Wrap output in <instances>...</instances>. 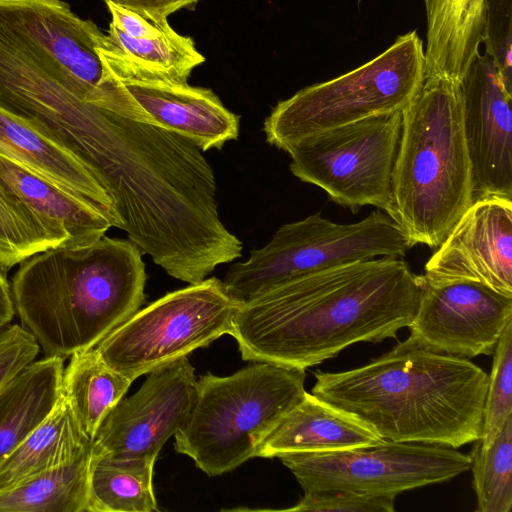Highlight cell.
Wrapping results in <instances>:
<instances>
[{
  "label": "cell",
  "instance_id": "52a82bcc",
  "mask_svg": "<svg viewBox=\"0 0 512 512\" xmlns=\"http://www.w3.org/2000/svg\"><path fill=\"white\" fill-rule=\"evenodd\" d=\"M411 247L398 222L379 209L349 224L315 213L280 226L264 247L231 265L222 282L245 303L309 274L375 258H402Z\"/></svg>",
  "mask_w": 512,
  "mask_h": 512
},
{
  "label": "cell",
  "instance_id": "4fadbf2b",
  "mask_svg": "<svg viewBox=\"0 0 512 512\" xmlns=\"http://www.w3.org/2000/svg\"><path fill=\"white\" fill-rule=\"evenodd\" d=\"M196 393L195 370L187 356L151 371L138 391L107 415L93 440V452L156 460L187 421Z\"/></svg>",
  "mask_w": 512,
  "mask_h": 512
},
{
  "label": "cell",
  "instance_id": "30bf717a",
  "mask_svg": "<svg viewBox=\"0 0 512 512\" xmlns=\"http://www.w3.org/2000/svg\"><path fill=\"white\" fill-rule=\"evenodd\" d=\"M278 458L303 491L338 488L395 497L406 490L449 481L471 466L470 455L455 448L390 440L373 447Z\"/></svg>",
  "mask_w": 512,
  "mask_h": 512
},
{
  "label": "cell",
  "instance_id": "ffe728a7",
  "mask_svg": "<svg viewBox=\"0 0 512 512\" xmlns=\"http://www.w3.org/2000/svg\"><path fill=\"white\" fill-rule=\"evenodd\" d=\"M97 47L101 61L122 83L184 85L191 72L205 62L190 36L171 26L154 39L133 38L109 25Z\"/></svg>",
  "mask_w": 512,
  "mask_h": 512
},
{
  "label": "cell",
  "instance_id": "8992f818",
  "mask_svg": "<svg viewBox=\"0 0 512 512\" xmlns=\"http://www.w3.org/2000/svg\"><path fill=\"white\" fill-rule=\"evenodd\" d=\"M424 80V44L409 31L361 66L279 101L264 121L266 141L285 151L312 134L402 111Z\"/></svg>",
  "mask_w": 512,
  "mask_h": 512
},
{
  "label": "cell",
  "instance_id": "277c9868",
  "mask_svg": "<svg viewBox=\"0 0 512 512\" xmlns=\"http://www.w3.org/2000/svg\"><path fill=\"white\" fill-rule=\"evenodd\" d=\"M395 221L412 245L437 248L473 203L460 83L425 78L402 110L392 176Z\"/></svg>",
  "mask_w": 512,
  "mask_h": 512
},
{
  "label": "cell",
  "instance_id": "603a6c76",
  "mask_svg": "<svg viewBox=\"0 0 512 512\" xmlns=\"http://www.w3.org/2000/svg\"><path fill=\"white\" fill-rule=\"evenodd\" d=\"M64 361L36 359L0 389V463L62 397Z\"/></svg>",
  "mask_w": 512,
  "mask_h": 512
},
{
  "label": "cell",
  "instance_id": "cb8c5ba5",
  "mask_svg": "<svg viewBox=\"0 0 512 512\" xmlns=\"http://www.w3.org/2000/svg\"><path fill=\"white\" fill-rule=\"evenodd\" d=\"M132 380L110 367L95 348L70 356L62 375V395L93 441L101 424L124 398Z\"/></svg>",
  "mask_w": 512,
  "mask_h": 512
},
{
  "label": "cell",
  "instance_id": "e0dca14e",
  "mask_svg": "<svg viewBox=\"0 0 512 512\" xmlns=\"http://www.w3.org/2000/svg\"><path fill=\"white\" fill-rule=\"evenodd\" d=\"M0 154L90 201L117 227L114 202L93 171L40 126L2 106Z\"/></svg>",
  "mask_w": 512,
  "mask_h": 512
},
{
  "label": "cell",
  "instance_id": "9c48e42d",
  "mask_svg": "<svg viewBox=\"0 0 512 512\" xmlns=\"http://www.w3.org/2000/svg\"><path fill=\"white\" fill-rule=\"evenodd\" d=\"M402 111L376 115L307 136L285 152L292 174L352 212L367 205L395 220L393 168Z\"/></svg>",
  "mask_w": 512,
  "mask_h": 512
},
{
  "label": "cell",
  "instance_id": "5b68a950",
  "mask_svg": "<svg viewBox=\"0 0 512 512\" xmlns=\"http://www.w3.org/2000/svg\"><path fill=\"white\" fill-rule=\"evenodd\" d=\"M253 363L229 376H201L188 419L174 435L175 450L208 476L257 457L264 440L306 392L305 369Z\"/></svg>",
  "mask_w": 512,
  "mask_h": 512
},
{
  "label": "cell",
  "instance_id": "f1b7e54d",
  "mask_svg": "<svg viewBox=\"0 0 512 512\" xmlns=\"http://www.w3.org/2000/svg\"><path fill=\"white\" fill-rule=\"evenodd\" d=\"M492 355L480 438L484 448L491 446L512 417V320L506 324Z\"/></svg>",
  "mask_w": 512,
  "mask_h": 512
},
{
  "label": "cell",
  "instance_id": "44dd1931",
  "mask_svg": "<svg viewBox=\"0 0 512 512\" xmlns=\"http://www.w3.org/2000/svg\"><path fill=\"white\" fill-rule=\"evenodd\" d=\"M425 78L461 83L484 42L486 0H423Z\"/></svg>",
  "mask_w": 512,
  "mask_h": 512
},
{
  "label": "cell",
  "instance_id": "d4e9b609",
  "mask_svg": "<svg viewBox=\"0 0 512 512\" xmlns=\"http://www.w3.org/2000/svg\"><path fill=\"white\" fill-rule=\"evenodd\" d=\"M92 449L0 491V512H88Z\"/></svg>",
  "mask_w": 512,
  "mask_h": 512
},
{
  "label": "cell",
  "instance_id": "f546056e",
  "mask_svg": "<svg viewBox=\"0 0 512 512\" xmlns=\"http://www.w3.org/2000/svg\"><path fill=\"white\" fill-rule=\"evenodd\" d=\"M395 496L374 495L338 488L304 491L302 499L285 511L394 512Z\"/></svg>",
  "mask_w": 512,
  "mask_h": 512
},
{
  "label": "cell",
  "instance_id": "9a60e30c",
  "mask_svg": "<svg viewBox=\"0 0 512 512\" xmlns=\"http://www.w3.org/2000/svg\"><path fill=\"white\" fill-rule=\"evenodd\" d=\"M423 277L476 281L512 297V200H474L427 261Z\"/></svg>",
  "mask_w": 512,
  "mask_h": 512
},
{
  "label": "cell",
  "instance_id": "4316f807",
  "mask_svg": "<svg viewBox=\"0 0 512 512\" xmlns=\"http://www.w3.org/2000/svg\"><path fill=\"white\" fill-rule=\"evenodd\" d=\"M477 512H510L512 508V417L489 448L474 441L470 454Z\"/></svg>",
  "mask_w": 512,
  "mask_h": 512
},
{
  "label": "cell",
  "instance_id": "484cf974",
  "mask_svg": "<svg viewBox=\"0 0 512 512\" xmlns=\"http://www.w3.org/2000/svg\"><path fill=\"white\" fill-rule=\"evenodd\" d=\"M155 461L112 458L93 452L88 512L159 511L153 489Z\"/></svg>",
  "mask_w": 512,
  "mask_h": 512
},
{
  "label": "cell",
  "instance_id": "e575fe53",
  "mask_svg": "<svg viewBox=\"0 0 512 512\" xmlns=\"http://www.w3.org/2000/svg\"><path fill=\"white\" fill-rule=\"evenodd\" d=\"M15 309L7 272L0 268V331L11 324Z\"/></svg>",
  "mask_w": 512,
  "mask_h": 512
},
{
  "label": "cell",
  "instance_id": "7a4b0ae2",
  "mask_svg": "<svg viewBox=\"0 0 512 512\" xmlns=\"http://www.w3.org/2000/svg\"><path fill=\"white\" fill-rule=\"evenodd\" d=\"M312 394L382 439L459 448L481 438L487 373L407 339L367 365L314 372Z\"/></svg>",
  "mask_w": 512,
  "mask_h": 512
},
{
  "label": "cell",
  "instance_id": "1f68e13d",
  "mask_svg": "<svg viewBox=\"0 0 512 512\" xmlns=\"http://www.w3.org/2000/svg\"><path fill=\"white\" fill-rule=\"evenodd\" d=\"M40 347L21 324L0 331V389L37 359Z\"/></svg>",
  "mask_w": 512,
  "mask_h": 512
},
{
  "label": "cell",
  "instance_id": "d590c367",
  "mask_svg": "<svg viewBox=\"0 0 512 512\" xmlns=\"http://www.w3.org/2000/svg\"><path fill=\"white\" fill-rule=\"evenodd\" d=\"M363 0H358V4H360V2H362Z\"/></svg>",
  "mask_w": 512,
  "mask_h": 512
},
{
  "label": "cell",
  "instance_id": "5bb4252c",
  "mask_svg": "<svg viewBox=\"0 0 512 512\" xmlns=\"http://www.w3.org/2000/svg\"><path fill=\"white\" fill-rule=\"evenodd\" d=\"M460 86L473 200H512V89L486 53L475 60Z\"/></svg>",
  "mask_w": 512,
  "mask_h": 512
},
{
  "label": "cell",
  "instance_id": "3957f363",
  "mask_svg": "<svg viewBox=\"0 0 512 512\" xmlns=\"http://www.w3.org/2000/svg\"><path fill=\"white\" fill-rule=\"evenodd\" d=\"M143 253L131 240L102 236L22 261L11 280L20 324L44 357L95 348L145 301Z\"/></svg>",
  "mask_w": 512,
  "mask_h": 512
},
{
  "label": "cell",
  "instance_id": "7c38bea8",
  "mask_svg": "<svg viewBox=\"0 0 512 512\" xmlns=\"http://www.w3.org/2000/svg\"><path fill=\"white\" fill-rule=\"evenodd\" d=\"M512 320V297L471 280L427 281L407 340L462 358L492 355Z\"/></svg>",
  "mask_w": 512,
  "mask_h": 512
},
{
  "label": "cell",
  "instance_id": "4dcf8cb0",
  "mask_svg": "<svg viewBox=\"0 0 512 512\" xmlns=\"http://www.w3.org/2000/svg\"><path fill=\"white\" fill-rule=\"evenodd\" d=\"M512 0H486L484 42L508 88L512 89Z\"/></svg>",
  "mask_w": 512,
  "mask_h": 512
},
{
  "label": "cell",
  "instance_id": "ba28073f",
  "mask_svg": "<svg viewBox=\"0 0 512 512\" xmlns=\"http://www.w3.org/2000/svg\"><path fill=\"white\" fill-rule=\"evenodd\" d=\"M241 305L221 280L205 278L139 309L95 349L110 367L134 381L230 334Z\"/></svg>",
  "mask_w": 512,
  "mask_h": 512
},
{
  "label": "cell",
  "instance_id": "2e32d148",
  "mask_svg": "<svg viewBox=\"0 0 512 512\" xmlns=\"http://www.w3.org/2000/svg\"><path fill=\"white\" fill-rule=\"evenodd\" d=\"M154 125L192 142L201 151L221 149L239 136L240 118L208 88L154 83H123Z\"/></svg>",
  "mask_w": 512,
  "mask_h": 512
},
{
  "label": "cell",
  "instance_id": "ac0fdd59",
  "mask_svg": "<svg viewBox=\"0 0 512 512\" xmlns=\"http://www.w3.org/2000/svg\"><path fill=\"white\" fill-rule=\"evenodd\" d=\"M0 188L39 216L61 247L91 244L113 227L108 215L90 201L2 154Z\"/></svg>",
  "mask_w": 512,
  "mask_h": 512
},
{
  "label": "cell",
  "instance_id": "d6986e66",
  "mask_svg": "<svg viewBox=\"0 0 512 512\" xmlns=\"http://www.w3.org/2000/svg\"><path fill=\"white\" fill-rule=\"evenodd\" d=\"M384 442L354 415L305 392L262 443L257 457L373 447Z\"/></svg>",
  "mask_w": 512,
  "mask_h": 512
},
{
  "label": "cell",
  "instance_id": "83f0119b",
  "mask_svg": "<svg viewBox=\"0 0 512 512\" xmlns=\"http://www.w3.org/2000/svg\"><path fill=\"white\" fill-rule=\"evenodd\" d=\"M60 241L26 204L0 188V268L10 270Z\"/></svg>",
  "mask_w": 512,
  "mask_h": 512
},
{
  "label": "cell",
  "instance_id": "d6a6232c",
  "mask_svg": "<svg viewBox=\"0 0 512 512\" xmlns=\"http://www.w3.org/2000/svg\"><path fill=\"white\" fill-rule=\"evenodd\" d=\"M104 2L111 14L110 25L130 37L154 39L170 26L168 20L156 23L112 0H104Z\"/></svg>",
  "mask_w": 512,
  "mask_h": 512
},
{
  "label": "cell",
  "instance_id": "6da1fadb",
  "mask_svg": "<svg viewBox=\"0 0 512 512\" xmlns=\"http://www.w3.org/2000/svg\"><path fill=\"white\" fill-rule=\"evenodd\" d=\"M423 285L401 258L334 267L242 303L229 335L243 360L306 369L352 344L396 338L410 325Z\"/></svg>",
  "mask_w": 512,
  "mask_h": 512
},
{
  "label": "cell",
  "instance_id": "836d02e7",
  "mask_svg": "<svg viewBox=\"0 0 512 512\" xmlns=\"http://www.w3.org/2000/svg\"><path fill=\"white\" fill-rule=\"evenodd\" d=\"M153 22L167 21L169 15L182 9L193 10L200 0H112Z\"/></svg>",
  "mask_w": 512,
  "mask_h": 512
},
{
  "label": "cell",
  "instance_id": "7402d4cb",
  "mask_svg": "<svg viewBox=\"0 0 512 512\" xmlns=\"http://www.w3.org/2000/svg\"><path fill=\"white\" fill-rule=\"evenodd\" d=\"M92 445L62 395L53 410L0 463V491L71 463L90 451Z\"/></svg>",
  "mask_w": 512,
  "mask_h": 512
},
{
  "label": "cell",
  "instance_id": "8fae6325",
  "mask_svg": "<svg viewBox=\"0 0 512 512\" xmlns=\"http://www.w3.org/2000/svg\"><path fill=\"white\" fill-rule=\"evenodd\" d=\"M0 16L49 55L79 96L134 120L150 123L124 84L105 67L97 47L105 34L62 0H0Z\"/></svg>",
  "mask_w": 512,
  "mask_h": 512
}]
</instances>
